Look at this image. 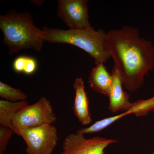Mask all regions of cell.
<instances>
[{"label": "cell", "instance_id": "cell-1", "mask_svg": "<svg viewBox=\"0 0 154 154\" xmlns=\"http://www.w3.org/2000/svg\"><path fill=\"white\" fill-rule=\"evenodd\" d=\"M105 47L124 88L130 92L140 89L143 85L145 77L154 69L152 41L141 37L137 28L125 25L107 33Z\"/></svg>", "mask_w": 154, "mask_h": 154}, {"label": "cell", "instance_id": "cell-2", "mask_svg": "<svg viewBox=\"0 0 154 154\" xmlns=\"http://www.w3.org/2000/svg\"><path fill=\"white\" fill-rule=\"evenodd\" d=\"M0 28L4 35V44L13 54L22 50L40 51L44 44V33L34 24L29 12L19 13L11 10L0 16Z\"/></svg>", "mask_w": 154, "mask_h": 154}, {"label": "cell", "instance_id": "cell-3", "mask_svg": "<svg viewBox=\"0 0 154 154\" xmlns=\"http://www.w3.org/2000/svg\"><path fill=\"white\" fill-rule=\"evenodd\" d=\"M42 30L45 41L76 46L93 58L95 64L105 63L110 58L105 47L107 33L103 29L96 30L92 27L87 30H64L44 27Z\"/></svg>", "mask_w": 154, "mask_h": 154}, {"label": "cell", "instance_id": "cell-4", "mask_svg": "<svg viewBox=\"0 0 154 154\" xmlns=\"http://www.w3.org/2000/svg\"><path fill=\"white\" fill-rule=\"evenodd\" d=\"M15 133L25 141L27 154H52L58 140L57 128L51 124L16 129Z\"/></svg>", "mask_w": 154, "mask_h": 154}, {"label": "cell", "instance_id": "cell-5", "mask_svg": "<svg viewBox=\"0 0 154 154\" xmlns=\"http://www.w3.org/2000/svg\"><path fill=\"white\" fill-rule=\"evenodd\" d=\"M56 120V115L51 103L43 96L36 103L28 105L19 110L13 119L12 124L15 131L16 129L52 125Z\"/></svg>", "mask_w": 154, "mask_h": 154}, {"label": "cell", "instance_id": "cell-6", "mask_svg": "<svg viewBox=\"0 0 154 154\" xmlns=\"http://www.w3.org/2000/svg\"><path fill=\"white\" fill-rule=\"evenodd\" d=\"M57 15L71 30L92 28L89 21L88 1L59 0Z\"/></svg>", "mask_w": 154, "mask_h": 154}, {"label": "cell", "instance_id": "cell-7", "mask_svg": "<svg viewBox=\"0 0 154 154\" xmlns=\"http://www.w3.org/2000/svg\"><path fill=\"white\" fill-rule=\"evenodd\" d=\"M116 140L96 137L87 139L76 132L68 135L63 143V154H104L105 149Z\"/></svg>", "mask_w": 154, "mask_h": 154}, {"label": "cell", "instance_id": "cell-8", "mask_svg": "<svg viewBox=\"0 0 154 154\" xmlns=\"http://www.w3.org/2000/svg\"><path fill=\"white\" fill-rule=\"evenodd\" d=\"M112 73L113 82L108 97V109L113 113L119 111L127 112L131 108L132 103L130 102L129 95L123 90V81L121 76L114 67Z\"/></svg>", "mask_w": 154, "mask_h": 154}, {"label": "cell", "instance_id": "cell-9", "mask_svg": "<svg viewBox=\"0 0 154 154\" xmlns=\"http://www.w3.org/2000/svg\"><path fill=\"white\" fill-rule=\"evenodd\" d=\"M73 86L75 91L73 113L80 123L84 125H88L92 122V119L89 110V99L82 78H77Z\"/></svg>", "mask_w": 154, "mask_h": 154}, {"label": "cell", "instance_id": "cell-10", "mask_svg": "<svg viewBox=\"0 0 154 154\" xmlns=\"http://www.w3.org/2000/svg\"><path fill=\"white\" fill-rule=\"evenodd\" d=\"M88 82L95 92L109 97L113 84V76L112 73L107 71L104 63L96 64L91 72Z\"/></svg>", "mask_w": 154, "mask_h": 154}, {"label": "cell", "instance_id": "cell-11", "mask_svg": "<svg viewBox=\"0 0 154 154\" xmlns=\"http://www.w3.org/2000/svg\"><path fill=\"white\" fill-rule=\"evenodd\" d=\"M28 105L26 100L17 102L0 100V124L10 128L14 132L15 129L12 124L13 119L19 110Z\"/></svg>", "mask_w": 154, "mask_h": 154}, {"label": "cell", "instance_id": "cell-12", "mask_svg": "<svg viewBox=\"0 0 154 154\" xmlns=\"http://www.w3.org/2000/svg\"><path fill=\"white\" fill-rule=\"evenodd\" d=\"M127 115L126 112H124L118 115L103 119L99 121H96L94 124L91 125L88 127L78 130L77 132L85 135L88 134L95 133L100 132L105 129L107 127L113 124L119 119Z\"/></svg>", "mask_w": 154, "mask_h": 154}, {"label": "cell", "instance_id": "cell-13", "mask_svg": "<svg viewBox=\"0 0 154 154\" xmlns=\"http://www.w3.org/2000/svg\"><path fill=\"white\" fill-rule=\"evenodd\" d=\"M154 110V96L147 99H140L133 102L131 108L126 113L134 114L137 117L146 116Z\"/></svg>", "mask_w": 154, "mask_h": 154}, {"label": "cell", "instance_id": "cell-14", "mask_svg": "<svg viewBox=\"0 0 154 154\" xmlns=\"http://www.w3.org/2000/svg\"><path fill=\"white\" fill-rule=\"evenodd\" d=\"M0 97L11 102L25 101L28 98L26 94L20 89L13 88L2 82H0Z\"/></svg>", "mask_w": 154, "mask_h": 154}, {"label": "cell", "instance_id": "cell-15", "mask_svg": "<svg viewBox=\"0 0 154 154\" xmlns=\"http://www.w3.org/2000/svg\"><path fill=\"white\" fill-rule=\"evenodd\" d=\"M14 131L8 127L0 125V154H4Z\"/></svg>", "mask_w": 154, "mask_h": 154}, {"label": "cell", "instance_id": "cell-16", "mask_svg": "<svg viewBox=\"0 0 154 154\" xmlns=\"http://www.w3.org/2000/svg\"><path fill=\"white\" fill-rule=\"evenodd\" d=\"M28 56H21L17 58L13 63V69L18 73H24L28 62Z\"/></svg>", "mask_w": 154, "mask_h": 154}, {"label": "cell", "instance_id": "cell-17", "mask_svg": "<svg viewBox=\"0 0 154 154\" xmlns=\"http://www.w3.org/2000/svg\"><path fill=\"white\" fill-rule=\"evenodd\" d=\"M32 2L35 4V5L37 6H41L42 5V3H43V1H32Z\"/></svg>", "mask_w": 154, "mask_h": 154}, {"label": "cell", "instance_id": "cell-18", "mask_svg": "<svg viewBox=\"0 0 154 154\" xmlns=\"http://www.w3.org/2000/svg\"><path fill=\"white\" fill-rule=\"evenodd\" d=\"M154 154V152H153L151 154Z\"/></svg>", "mask_w": 154, "mask_h": 154}, {"label": "cell", "instance_id": "cell-19", "mask_svg": "<svg viewBox=\"0 0 154 154\" xmlns=\"http://www.w3.org/2000/svg\"><path fill=\"white\" fill-rule=\"evenodd\" d=\"M63 154V152H62V153H60V154Z\"/></svg>", "mask_w": 154, "mask_h": 154}]
</instances>
